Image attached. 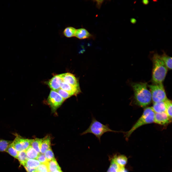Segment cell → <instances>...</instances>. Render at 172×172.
Here are the masks:
<instances>
[{
	"instance_id": "obj_1",
	"label": "cell",
	"mask_w": 172,
	"mask_h": 172,
	"mask_svg": "<svg viewBox=\"0 0 172 172\" xmlns=\"http://www.w3.org/2000/svg\"><path fill=\"white\" fill-rule=\"evenodd\" d=\"M131 86L134 92V98L136 104L141 107H146L151 101L150 92L147 87L146 83H133Z\"/></svg>"
},
{
	"instance_id": "obj_2",
	"label": "cell",
	"mask_w": 172,
	"mask_h": 172,
	"mask_svg": "<svg viewBox=\"0 0 172 172\" xmlns=\"http://www.w3.org/2000/svg\"><path fill=\"white\" fill-rule=\"evenodd\" d=\"M152 59L153 64L152 81L154 84L162 83L166 77L168 69L161 56L157 54L153 55Z\"/></svg>"
},
{
	"instance_id": "obj_3",
	"label": "cell",
	"mask_w": 172,
	"mask_h": 172,
	"mask_svg": "<svg viewBox=\"0 0 172 172\" xmlns=\"http://www.w3.org/2000/svg\"><path fill=\"white\" fill-rule=\"evenodd\" d=\"M109 132H117L119 131L111 129L108 124L105 125L102 123L92 116L91 122L89 126L87 129L81 133V134L83 135L88 133H91L100 141L102 135L104 133Z\"/></svg>"
},
{
	"instance_id": "obj_4",
	"label": "cell",
	"mask_w": 172,
	"mask_h": 172,
	"mask_svg": "<svg viewBox=\"0 0 172 172\" xmlns=\"http://www.w3.org/2000/svg\"><path fill=\"white\" fill-rule=\"evenodd\" d=\"M155 113L151 107L146 108L144 110L141 117L125 135L128 138L132 133L140 126L146 124L154 122Z\"/></svg>"
},
{
	"instance_id": "obj_5",
	"label": "cell",
	"mask_w": 172,
	"mask_h": 172,
	"mask_svg": "<svg viewBox=\"0 0 172 172\" xmlns=\"http://www.w3.org/2000/svg\"><path fill=\"white\" fill-rule=\"evenodd\" d=\"M148 86L150 89L153 103L165 101L167 99L162 83H154Z\"/></svg>"
},
{
	"instance_id": "obj_6",
	"label": "cell",
	"mask_w": 172,
	"mask_h": 172,
	"mask_svg": "<svg viewBox=\"0 0 172 172\" xmlns=\"http://www.w3.org/2000/svg\"><path fill=\"white\" fill-rule=\"evenodd\" d=\"M64 99L56 91L51 90L47 99V102L50 105L52 112H55L61 105Z\"/></svg>"
},
{
	"instance_id": "obj_7",
	"label": "cell",
	"mask_w": 172,
	"mask_h": 172,
	"mask_svg": "<svg viewBox=\"0 0 172 172\" xmlns=\"http://www.w3.org/2000/svg\"><path fill=\"white\" fill-rule=\"evenodd\" d=\"M12 142V145L18 152L25 150L30 146L33 139H25L16 134Z\"/></svg>"
},
{
	"instance_id": "obj_8",
	"label": "cell",
	"mask_w": 172,
	"mask_h": 172,
	"mask_svg": "<svg viewBox=\"0 0 172 172\" xmlns=\"http://www.w3.org/2000/svg\"><path fill=\"white\" fill-rule=\"evenodd\" d=\"M62 81L76 86H79V82L74 75L69 73L59 74Z\"/></svg>"
},
{
	"instance_id": "obj_9",
	"label": "cell",
	"mask_w": 172,
	"mask_h": 172,
	"mask_svg": "<svg viewBox=\"0 0 172 172\" xmlns=\"http://www.w3.org/2000/svg\"><path fill=\"white\" fill-rule=\"evenodd\" d=\"M172 121L165 112L155 113L154 122L161 125L167 124Z\"/></svg>"
},
{
	"instance_id": "obj_10",
	"label": "cell",
	"mask_w": 172,
	"mask_h": 172,
	"mask_svg": "<svg viewBox=\"0 0 172 172\" xmlns=\"http://www.w3.org/2000/svg\"><path fill=\"white\" fill-rule=\"evenodd\" d=\"M60 88L68 92L71 96H77L81 92L79 86H76L62 81Z\"/></svg>"
},
{
	"instance_id": "obj_11",
	"label": "cell",
	"mask_w": 172,
	"mask_h": 172,
	"mask_svg": "<svg viewBox=\"0 0 172 172\" xmlns=\"http://www.w3.org/2000/svg\"><path fill=\"white\" fill-rule=\"evenodd\" d=\"M62 81L59 75L54 76L48 82V85L52 90L56 91L60 88Z\"/></svg>"
},
{
	"instance_id": "obj_12",
	"label": "cell",
	"mask_w": 172,
	"mask_h": 172,
	"mask_svg": "<svg viewBox=\"0 0 172 172\" xmlns=\"http://www.w3.org/2000/svg\"><path fill=\"white\" fill-rule=\"evenodd\" d=\"M75 36L80 39H84L90 38L92 35L85 29L81 28L76 29Z\"/></svg>"
},
{
	"instance_id": "obj_13",
	"label": "cell",
	"mask_w": 172,
	"mask_h": 172,
	"mask_svg": "<svg viewBox=\"0 0 172 172\" xmlns=\"http://www.w3.org/2000/svg\"><path fill=\"white\" fill-rule=\"evenodd\" d=\"M51 138L47 136L43 138L40 147L41 153L44 154L46 151L51 148Z\"/></svg>"
},
{
	"instance_id": "obj_14",
	"label": "cell",
	"mask_w": 172,
	"mask_h": 172,
	"mask_svg": "<svg viewBox=\"0 0 172 172\" xmlns=\"http://www.w3.org/2000/svg\"><path fill=\"white\" fill-rule=\"evenodd\" d=\"M151 108L155 113L165 112V101L153 103V106Z\"/></svg>"
},
{
	"instance_id": "obj_15",
	"label": "cell",
	"mask_w": 172,
	"mask_h": 172,
	"mask_svg": "<svg viewBox=\"0 0 172 172\" xmlns=\"http://www.w3.org/2000/svg\"><path fill=\"white\" fill-rule=\"evenodd\" d=\"M25 151L27 156L29 159H36L39 154L31 146Z\"/></svg>"
},
{
	"instance_id": "obj_16",
	"label": "cell",
	"mask_w": 172,
	"mask_h": 172,
	"mask_svg": "<svg viewBox=\"0 0 172 172\" xmlns=\"http://www.w3.org/2000/svg\"><path fill=\"white\" fill-rule=\"evenodd\" d=\"M47 165L49 172H53L61 169L55 159L48 161Z\"/></svg>"
},
{
	"instance_id": "obj_17",
	"label": "cell",
	"mask_w": 172,
	"mask_h": 172,
	"mask_svg": "<svg viewBox=\"0 0 172 172\" xmlns=\"http://www.w3.org/2000/svg\"><path fill=\"white\" fill-rule=\"evenodd\" d=\"M161 58L168 69H172V58L164 53L161 56Z\"/></svg>"
},
{
	"instance_id": "obj_18",
	"label": "cell",
	"mask_w": 172,
	"mask_h": 172,
	"mask_svg": "<svg viewBox=\"0 0 172 172\" xmlns=\"http://www.w3.org/2000/svg\"><path fill=\"white\" fill-rule=\"evenodd\" d=\"M116 162L120 167H124L127 161V158L123 155L116 156L113 158Z\"/></svg>"
},
{
	"instance_id": "obj_19",
	"label": "cell",
	"mask_w": 172,
	"mask_h": 172,
	"mask_svg": "<svg viewBox=\"0 0 172 172\" xmlns=\"http://www.w3.org/2000/svg\"><path fill=\"white\" fill-rule=\"evenodd\" d=\"M42 140L43 138H36L33 139L30 145L39 154L41 153L40 147Z\"/></svg>"
},
{
	"instance_id": "obj_20",
	"label": "cell",
	"mask_w": 172,
	"mask_h": 172,
	"mask_svg": "<svg viewBox=\"0 0 172 172\" xmlns=\"http://www.w3.org/2000/svg\"><path fill=\"white\" fill-rule=\"evenodd\" d=\"M28 159L29 158L27 156L25 150L18 152L17 159L21 165L23 166L25 164Z\"/></svg>"
},
{
	"instance_id": "obj_21",
	"label": "cell",
	"mask_w": 172,
	"mask_h": 172,
	"mask_svg": "<svg viewBox=\"0 0 172 172\" xmlns=\"http://www.w3.org/2000/svg\"><path fill=\"white\" fill-rule=\"evenodd\" d=\"M76 29L74 27H70L65 28L63 33L64 35L67 38H71L75 36Z\"/></svg>"
},
{
	"instance_id": "obj_22",
	"label": "cell",
	"mask_w": 172,
	"mask_h": 172,
	"mask_svg": "<svg viewBox=\"0 0 172 172\" xmlns=\"http://www.w3.org/2000/svg\"><path fill=\"white\" fill-rule=\"evenodd\" d=\"M166 106L165 112L169 117L172 119V102L168 98L165 101Z\"/></svg>"
},
{
	"instance_id": "obj_23",
	"label": "cell",
	"mask_w": 172,
	"mask_h": 172,
	"mask_svg": "<svg viewBox=\"0 0 172 172\" xmlns=\"http://www.w3.org/2000/svg\"><path fill=\"white\" fill-rule=\"evenodd\" d=\"M5 151L14 158L17 159L18 152L14 147L12 143L8 146Z\"/></svg>"
},
{
	"instance_id": "obj_24",
	"label": "cell",
	"mask_w": 172,
	"mask_h": 172,
	"mask_svg": "<svg viewBox=\"0 0 172 172\" xmlns=\"http://www.w3.org/2000/svg\"><path fill=\"white\" fill-rule=\"evenodd\" d=\"M40 164V162L36 159L29 158L25 164L30 167L37 168Z\"/></svg>"
},
{
	"instance_id": "obj_25",
	"label": "cell",
	"mask_w": 172,
	"mask_h": 172,
	"mask_svg": "<svg viewBox=\"0 0 172 172\" xmlns=\"http://www.w3.org/2000/svg\"><path fill=\"white\" fill-rule=\"evenodd\" d=\"M12 142V141L0 139V151H5L8 146Z\"/></svg>"
},
{
	"instance_id": "obj_26",
	"label": "cell",
	"mask_w": 172,
	"mask_h": 172,
	"mask_svg": "<svg viewBox=\"0 0 172 172\" xmlns=\"http://www.w3.org/2000/svg\"><path fill=\"white\" fill-rule=\"evenodd\" d=\"M44 154L45 156L48 161L55 159L51 148L47 150Z\"/></svg>"
},
{
	"instance_id": "obj_27",
	"label": "cell",
	"mask_w": 172,
	"mask_h": 172,
	"mask_svg": "<svg viewBox=\"0 0 172 172\" xmlns=\"http://www.w3.org/2000/svg\"><path fill=\"white\" fill-rule=\"evenodd\" d=\"M56 91L59 94L64 100L71 96L68 92L61 88H60Z\"/></svg>"
},
{
	"instance_id": "obj_28",
	"label": "cell",
	"mask_w": 172,
	"mask_h": 172,
	"mask_svg": "<svg viewBox=\"0 0 172 172\" xmlns=\"http://www.w3.org/2000/svg\"><path fill=\"white\" fill-rule=\"evenodd\" d=\"M37 172H49L47 164H41L37 168Z\"/></svg>"
},
{
	"instance_id": "obj_29",
	"label": "cell",
	"mask_w": 172,
	"mask_h": 172,
	"mask_svg": "<svg viewBox=\"0 0 172 172\" xmlns=\"http://www.w3.org/2000/svg\"><path fill=\"white\" fill-rule=\"evenodd\" d=\"M36 159L41 164H47L48 162L44 154H39Z\"/></svg>"
},
{
	"instance_id": "obj_30",
	"label": "cell",
	"mask_w": 172,
	"mask_h": 172,
	"mask_svg": "<svg viewBox=\"0 0 172 172\" xmlns=\"http://www.w3.org/2000/svg\"><path fill=\"white\" fill-rule=\"evenodd\" d=\"M23 166L27 172H36L37 171V168L30 167L26 164Z\"/></svg>"
},
{
	"instance_id": "obj_31",
	"label": "cell",
	"mask_w": 172,
	"mask_h": 172,
	"mask_svg": "<svg viewBox=\"0 0 172 172\" xmlns=\"http://www.w3.org/2000/svg\"><path fill=\"white\" fill-rule=\"evenodd\" d=\"M111 165L115 168L118 171L120 167L116 162L113 158L111 161Z\"/></svg>"
},
{
	"instance_id": "obj_32",
	"label": "cell",
	"mask_w": 172,
	"mask_h": 172,
	"mask_svg": "<svg viewBox=\"0 0 172 172\" xmlns=\"http://www.w3.org/2000/svg\"><path fill=\"white\" fill-rule=\"evenodd\" d=\"M107 172H118V171L114 167L110 165Z\"/></svg>"
},
{
	"instance_id": "obj_33",
	"label": "cell",
	"mask_w": 172,
	"mask_h": 172,
	"mask_svg": "<svg viewBox=\"0 0 172 172\" xmlns=\"http://www.w3.org/2000/svg\"><path fill=\"white\" fill-rule=\"evenodd\" d=\"M118 172H128L124 167H120L118 171Z\"/></svg>"
},
{
	"instance_id": "obj_34",
	"label": "cell",
	"mask_w": 172,
	"mask_h": 172,
	"mask_svg": "<svg viewBox=\"0 0 172 172\" xmlns=\"http://www.w3.org/2000/svg\"><path fill=\"white\" fill-rule=\"evenodd\" d=\"M130 21L131 23L133 24L135 23L136 22V20L134 18H131L130 20Z\"/></svg>"
},
{
	"instance_id": "obj_35",
	"label": "cell",
	"mask_w": 172,
	"mask_h": 172,
	"mask_svg": "<svg viewBox=\"0 0 172 172\" xmlns=\"http://www.w3.org/2000/svg\"><path fill=\"white\" fill-rule=\"evenodd\" d=\"M149 1L148 0H143L142 1L143 3L145 5H147L149 3Z\"/></svg>"
},
{
	"instance_id": "obj_36",
	"label": "cell",
	"mask_w": 172,
	"mask_h": 172,
	"mask_svg": "<svg viewBox=\"0 0 172 172\" xmlns=\"http://www.w3.org/2000/svg\"><path fill=\"white\" fill-rule=\"evenodd\" d=\"M53 172H62L61 169L57 170Z\"/></svg>"
},
{
	"instance_id": "obj_37",
	"label": "cell",
	"mask_w": 172,
	"mask_h": 172,
	"mask_svg": "<svg viewBox=\"0 0 172 172\" xmlns=\"http://www.w3.org/2000/svg\"></svg>"
}]
</instances>
